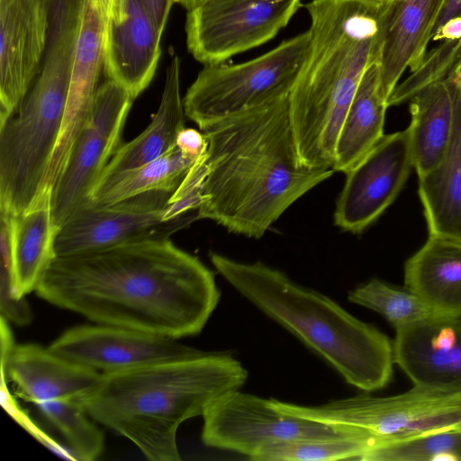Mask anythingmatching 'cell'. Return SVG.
Listing matches in <instances>:
<instances>
[{
	"mask_svg": "<svg viewBox=\"0 0 461 461\" xmlns=\"http://www.w3.org/2000/svg\"><path fill=\"white\" fill-rule=\"evenodd\" d=\"M461 65V39L446 40L426 54L421 65L390 95L388 106L410 101L427 86L445 78Z\"/></svg>",
	"mask_w": 461,
	"mask_h": 461,
	"instance_id": "obj_32",
	"label": "cell"
},
{
	"mask_svg": "<svg viewBox=\"0 0 461 461\" xmlns=\"http://www.w3.org/2000/svg\"><path fill=\"white\" fill-rule=\"evenodd\" d=\"M393 3L311 0L304 5L310 45L288 101L297 150L308 167L332 168L344 116L365 71L379 60Z\"/></svg>",
	"mask_w": 461,
	"mask_h": 461,
	"instance_id": "obj_3",
	"label": "cell"
},
{
	"mask_svg": "<svg viewBox=\"0 0 461 461\" xmlns=\"http://www.w3.org/2000/svg\"><path fill=\"white\" fill-rule=\"evenodd\" d=\"M348 299L381 314L394 330L434 313L415 294L373 279L348 292Z\"/></svg>",
	"mask_w": 461,
	"mask_h": 461,
	"instance_id": "obj_30",
	"label": "cell"
},
{
	"mask_svg": "<svg viewBox=\"0 0 461 461\" xmlns=\"http://www.w3.org/2000/svg\"><path fill=\"white\" fill-rule=\"evenodd\" d=\"M419 195L429 235L461 242V81L449 144L438 164L419 177Z\"/></svg>",
	"mask_w": 461,
	"mask_h": 461,
	"instance_id": "obj_23",
	"label": "cell"
},
{
	"mask_svg": "<svg viewBox=\"0 0 461 461\" xmlns=\"http://www.w3.org/2000/svg\"><path fill=\"white\" fill-rule=\"evenodd\" d=\"M204 1L205 0H175L176 3L181 5L187 11L194 8Z\"/></svg>",
	"mask_w": 461,
	"mask_h": 461,
	"instance_id": "obj_41",
	"label": "cell"
},
{
	"mask_svg": "<svg viewBox=\"0 0 461 461\" xmlns=\"http://www.w3.org/2000/svg\"><path fill=\"white\" fill-rule=\"evenodd\" d=\"M201 158L185 154L176 144L147 164L100 179L89 201L111 204L148 192L173 194Z\"/></svg>",
	"mask_w": 461,
	"mask_h": 461,
	"instance_id": "obj_27",
	"label": "cell"
},
{
	"mask_svg": "<svg viewBox=\"0 0 461 461\" xmlns=\"http://www.w3.org/2000/svg\"><path fill=\"white\" fill-rule=\"evenodd\" d=\"M35 293L94 323L174 339L199 334L221 298L214 274L167 236L56 256Z\"/></svg>",
	"mask_w": 461,
	"mask_h": 461,
	"instance_id": "obj_1",
	"label": "cell"
},
{
	"mask_svg": "<svg viewBox=\"0 0 461 461\" xmlns=\"http://www.w3.org/2000/svg\"><path fill=\"white\" fill-rule=\"evenodd\" d=\"M73 50L49 45L14 112L0 122V212L19 215L41 199L64 119Z\"/></svg>",
	"mask_w": 461,
	"mask_h": 461,
	"instance_id": "obj_6",
	"label": "cell"
},
{
	"mask_svg": "<svg viewBox=\"0 0 461 461\" xmlns=\"http://www.w3.org/2000/svg\"><path fill=\"white\" fill-rule=\"evenodd\" d=\"M36 406L62 435L77 460L93 461L102 455L104 436L92 421L83 402L58 400L43 402Z\"/></svg>",
	"mask_w": 461,
	"mask_h": 461,
	"instance_id": "obj_29",
	"label": "cell"
},
{
	"mask_svg": "<svg viewBox=\"0 0 461 461\" xmlns=\"http://www.w3.org/2000/svg\"><path fill=\"white\" fill-rule=\"evenodd\" d=\"M6 378L1 375V402L6 411L26 430H28L33 437L36 438L41 443L56 453L59 456L69 459L77 460V457L69 448L62 447L59 443L52 439L49 435L44 433L33 421L30 419L28 414L23 411L21 406L15 402L13 395L7 389Z\"/></svg>",
	"mask_w": 461,
	"mask_h": 461,
	"instance_id": "obj_34",
	"label": "cell"
},
{
	"mask_svg": "<svg viewBox=\"0 0 461 461\" xmlns=\"http://www.w3.org/2000/svg\"><path fill=\"white\" fill-rule=\"evenodd\" d=\"M457 15H461V0H446L436 24L435 31L448 20Z\"/></svg>",
	"mask_w": 461,
	"mask_h": 461,
	"instance_id": "obj_39",
	"label": "cell"
},
{
	"mask_svg": "<svg viewBox=\"0 0 461 461\" xmlns=\"http://www.w3.org/2000/svg\"><path fill=\"white\" fill-rule=\"evenodd\" d=\"M446 0H396L387 18L379 58L381 80L389 98L402 73L415 71L422 63L427 46Z\"/></svg>",
	"mask_w": 461,
	"mask_h": 461,
	"instance_id": "obj_20",
	"label": "cell"
},
{
	"mask_svg": "<svg viewBox=\"0 0 461 461\" xmlns=\"http://www.w3.org/2000/svg\"><path fill=\"white\" fill-rule=\"evenodd\" d=\"M210 259L235 290L320 355L348 384L371 393L391 382L393 343L377 328L261 262H240L218 253H211Z\"/></svg>",
	"mask_w": 461,
	"mask_h": 461,
	"instance_id": "obj_5",
	"label": "cell"
},
{
	"mask_svg": "<svg viewBox=\"0 0 461 461\" xmlns=\"http://www.w3.org/2000/svg\"><path fill=\"white\" fill-rule=\"evenodd\" d=\"M302 0H205L188 11L187 48L204 66L265 44L285 28Z\"/></svg>",
	"mask_w": 461,
	"mask_h": 461,
	"instance_id": "obj_9",
	"label": "cell"
},
{
	"mask_svg": "<svg viewBox=\"0 0 461 461\" xmlns=\"http://www.w3.org/2000/svg\"><path fill=\"white\" fill-rule=\"evenodd\" d=\"M387 101L376 60L365 71L344 116L335 145V172H348L384 135Z\"/></svg>",
	"mask_w": 461,
	"mask_h": 461,
	"instance_id": "obj_26",
	"label": "cell"
},
{
	"mask_svg": "<svg viewBox=\"0 0 461 461\" xmlns=\"http://www.w3.org/2000/svg\"><path fill=\"white\" fill-rule=\"evenodd\" d=\"M134 99L113 80L99 86L91 113L77 136L67 165L50 192L52 218L59 228L90 194L120 148Z\"/></svg>",
	"mask_w": 461,
	"mask_h": 461,
	"instance_id": "obj_10",
	"label": "cell"
},
{
	"mask_svg": "<svg viewBox=\"0 0 461 461\" xmlns=\"http://www.w3.org/2000/svg\"><path fill=\"white\" fill-rule=\"evenodd\" d=\"M393 357L414 386L461 391V317L432 313L395 330Z\"/></svg>",
	"mask_w": 461,
	"mask_h": 461,
	"instance_id": "obj_16",
	"label": "cell"
},
{
	"mask_svg": "<svg viewBox=\"0 0 461 461\" xmlns=\"http://www.w3.org/2000/svg\"><path fill=\"white\" fill-rule=\"evenodd\" d=\"M0 313L9 323L29 325L33 314L25 297L16 298L13 294L11 271L1 265L0 269Z\"/></svg>",
	"mask_w": 461,
	"mask_h": 461,
	"instance_id": "obj_35",
	"label": "cell"
},
{
	"mask_svg": "<svg viewBox=\"0 0 461 461\" xmlns=\"http://www.w3.org/2000/svg\"><path fill=\"white\" fill-rule=\"evenodd\" d=\"M158 31L165 29L170 9L175 0H140Z\"/></svg>",
	"mask_w": 461,
	"mask_h": 461,
	"instance_id": "obj_37",
	"label": "cell"
},
{
	"mask_svg": "<svg viewBox=\"0 0 461 461\" xmlns=\"http://www.w3.org/2000/svg\"><path fill=\"white\" fill-rule=\"evenodd\" d=\"M208 167L206 154L197 160L176 190L171 194L163 214L164 222L185 227L195 220L203 203V184Z\"/></svg>",
	"mask_w": 461,
	"mask_h": 461,
	"instance_id": "obj_33",
	"label": "cell"
},
{
	"mask_svg": "<svg viewBox=\"0 0 461 461\" xmlns=\"http://www.w3.org/2000/svg\"><path fill=\"white\" fill-rule=\"evenodd\" d=\"M310 39L308 30L250 60L204 66L183 98L186 117L202 129L289 95Z\"/></svg>",
	"mask_w": 461,
	"mask_h": 461,
	"instance_id": "obj_8",
	"label": "cell"
},
{
	"mask_svg": "<svg viewBox=\"0 0 461 461\" xmlns=\"http://www.w3.org/2000/svg\"><path fill=\"white\" fill-rule=\"evenodd\" d=\"M176 146L185 154L201 158L207 152V140L201 131L185 127L177 135Z\"/></svg>",
	"mask_w": 461,
	"mask_h": 461,
	"instance_id": "obj_36",
	"label": "cell"
},
{
	"mask_svg": "<svg viewBox=\"0 0 461 461\" xmlns=\"http://www.w3.org/2000/svg\"><path fill=\"white\" fill-rule=\"evenodd\" d=\"M177 340L141 330L95 323L65 330L49 348L101 374L133 370L206 352Z\"/></svg>",
	"mask_w": 461,
	"mask_h": 461,
	"instance_id": "obj_14",
	"label": "cell"
},
{
	"mask_svg": "<svg viewBox=\"0 0 461 461\" xmlns=\"http://www.w3.org/2000/svg\"><path fill=\"white\" fill-rule=\"evenodd\" d=\"M413 167L410 131L384 134L348 172L339 195L334 222L360 233L394 201Z\"/></svg>",
	"mask_w": 461,
	"mask_h": 461,
	"instance_id": "obj_13",
	"label": "cell"
},
{
	"mask_svg": "<svg viewBox=\"0 0 461 461\" xmlns=\"http://www.w3.org/2000/svg\"><path fill=\"white\" fill-rule=\"evenodd\" d=\"M375 446L371 438L354 431L274 443L259 449L255 461H323L359 459Z\"/></svg>",
	"mask_w": 461,
	"mask_h": 461,
	"instance_id": "obj_28",
	"label": "cell"
},
{
	"mask_svg": "<svg viewBox=\"0 0 461 461\" xmlns=\"http://www.w3.org/2000/svg\"><path fill=\"white\" fill-rule=\"evenodd\" d=\"M364 461H461V427L445 429L406 440L377 445Z\"/></svg>",
	"mask_w": 461,
	"mask_h": 461,
	"instance_id": "obj_31",
	"label": "cell"
},
{
	"mask_svg": "<svg viewBox=\"0 0 461 461\" xmlns=\"http://www.w3.org/2000/svg\"><path fill=\"white\" fill-rule=\"evenodd\" d=\"M93 5L96 7L98 10L101 17L103 18L104 24H105L109 14L112 9V5L113 3V0H90Z\"/></svg>",
	"mask_w": 461,
	"mask_h": 461,
	"instance_id": "obj_40",
	"label": "cell"
},
{
	"mask_svg": "<svg viewBox=\"0 0 461 461\" xmlns=\"http://www.w3.org/2000/svg\"><path fill=\"white\" fill-rule=\"evenodd\" d=\"M48 29L47 0H0V122L14 112L34 81Z\"/></svg>",
	"mask_w": 461,
	"mask_h": 461,
	"instance_id": "obj_15",
	"label": "cell"
},
{
	"mask_svg": "<svg viewBox=\"0 0 461 461\" xmlns=\"http://www.w3.org/2000/svg\"><path fill=\"white\" fill-rule=\"evenodd\" d=\"M50 195L11 219V279L16 298L35 292L56 257L54 243L58 231Z\"/></svg>",
	"mask_w": 461,
	"mask_h": 461,
	"instance_id": "obj_25",
	"label": "cell"
},
{
	"mask_svg": "<svg viewBox=\"0 0 461 461\" xmlns=\"http://www.w3.org/2000/svg\"><path fill=\"white\" fill-rule=\"evenodd\" d=\"M1 375L35 405L58 400L85 404L102 376L35 343L16 344L7 361L1 363Z\"/></svg>",
	"mask_w": 461,
	"mask_h": 461,
	"instance_id": "obj_19",
	"label": "cell"
},
{
	"mask_svg": "<svg viewBox=\"0 0 461 461\" xmlns=\"http://www.w3.org/2000/svg\"><path fill=\"white\" fill-rule=\"evenodd\" d=\"M185 116L180 94V60L171 51L157 112L140 134L120 146L99 180L147 164L167 152L176 145L178 133L185 127Z\"/></svg>",
	"mask_w": 461,
	"mask_h": 461,
	"instance_id": "obj_24",
	"label": "cell"
},
{
	"mask_svg": "<svg viewBox=\"0 0 461 461\" xmlns=\"http://www.w3.org/2000/svg\"><path fill=\"white\" fill-rule=\"evenodd\" d=\"M161 34L140 0H113L104 24V68L133 99L153 78Z\"/></svg>",
	"mask_w": 461,
	"mask_h": 461,
	"instance_id": "obj_17",
	"label": "cell"
},
{
	"mask_svg": "<svg viewBox=\"0 0 461 461\" xmlns=\"http://www.w3.org/2000/svg\"><path fill=\"white\" fill-rule=\"evenodd\" d=\"M248 378L242 364L226 352L165 361L133 370L102 374L85 402L93 420L131 441L150 461H179L176 433L203 416L221 395Z\"/></svg>",
	"mask_w": 461,
	"mask_h": 461,
	"instance_id": "obj_4",
	"label": "cell"
},
{
	"mask_svg": "<svg viewBox=\"0 0 461 461\" xmlns=\"http://www.w3.org/2000/svg\"><path fill=\"white\" fill-rule=\"evenodd\" d=\"M461 39V15L451 18L438 27L432 37L433 41Z\"/></svg>",
	"mask_w": 461,
	"mask_h": 461,
	"instance_id": "obj_38",
	"label": "cell"
},
{
	"mask_svg": "<svg viewBox=\"0 0 461 461\" xmlns=\"http://www.w3.org/2000/svg\"><path fill=\"white\" fill-rule=\"evenodd\" d=\"M404 287L434 313L461 317V242L429 235L404 264Z\"/></svg>",
	"mask_w": 461,
	"mask_h": 461,
	"instance_id": "obj_22",
	"label": "cell"
},
{
	"mask_svg": "<svg viewBox=\"0 0 461 461\" xmlns=\"http://www.w3.org/2000/svg\"><path fill=\"white\" fill-rule=\"evenodd\" d=\"M364 3L375 5H385L393 3L396 0H358Z\"/></svg>",
	"mask_w": 461,
	"mask_h": 461,
	"instance_id": "obj_42",
	"label": "cell"
},
{
	"mask_svg": "<svg viewBox=\"0 0 461 461\" xmlns=\"http://www.w3.org/2000/svg\"><path fill=\"white\" fill-rule=\"evenodd\" d=\"M270 403L288 415L362 432L373 439L374 447L461 427V391L413 385L396 395L359 394L317 406L274 398Z\"/></svg>",
	"mask_w": 461,
	"mask_h": 461,
	"instance_id": "obj_7",
	"label": "cell"
},
{
	"mask_svg": "<svg viewBox=\"0 0 461 461\" xmlns=\"http://www.w3.org/2000/svg\"><path fill=\"white\" fill-rule=\"evenodd\" d=\"M203 419L201 438L204 445L249 458L274 443L357 431L283 413L269 399L239 389L214 400Z\"/></svg>",
	"mask_w": 461,
	"mask_h": 461,
	"instance_id": "obj_11",
	"label": "cell"
},
{
	"mask_svg": "<svg viewBox=\"0 0 461 461\" xmlns=\"http://www.w3.org/2000/svg\"><path fill=\"white\" fill-rule=\"evenodd\" d=\"M288 96L200 129L208 167L200 219L261 238L289 206L335 172L303 163Z\"/></svg>",
	"mask_w": 461,
	"mask_h": 461,
	"instance_id": "obj_2",
	"label": "cell"
},
{
	"mask_svg": "<svg viewBox=\"0 0 461 461\" xmlns=\"http://www.w3.org/2000/svg\"><path fill=\"white\" fill-rule=\"evenodd\" d=\"M171 194L148 192L111 204L85 203L59 227L55 255L89 252L153 236L168 237L185 227L163 221Z\"/></svg>",
	"mask_w": 461,
	"mask_h": 461,
	"instance_id": "obj_12",
	"label": "cell"
},
{
	"mask_svg": "<svg viewBox=\"0 0 461 461\" xmlns=\"http://www.w3.org/2000/svg\"><path fill=\"white\" fill-rule=\"evenodd\" d=\"M104 24L90 0H83L81 22L59 138L45 177L42 196L61 176L72 147L88 121L104 67Z\"/></svg>",
	"mask_w": 461,
	"mask_h": 461,
	"instance_id": "obj_18",
	"label": "cell"
},
{
	"mask_svg": "<svg viewBox=\"0 0 461 461\" xmlns=\"http://www.w3.org/2000/svg\"><path fill=\"white\" fill-rule=\"evenodd\" d=\"M461 81V65L410 100L411 121L408 126L413 167L420 177L442 159L450 141L455 100Z\"/></svg>",
	"mask_w": 461,
	"mask_h": 461,
	"instance_id": "obj_21",
	"label": "cell"
}]
</instances>
